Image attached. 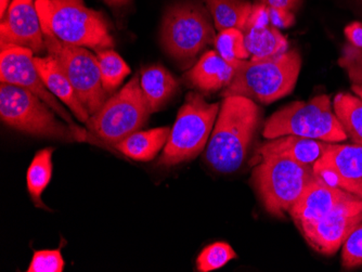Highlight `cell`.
Listing matches in <instances>:
<instances>
[{
	"label": "cell",
	"instance_id": "cell-2",
	"mask_svg": "<svg viewBox=\"0 0 362 272\" xmlns=\"http://www.w3.org/2000/svg\"><path fill=\"white\" fill-rule=\"evenodd\" d=\"M235 74L223 97L242 95L262 105L282 99L294 90L302 66L298 50L260 60L233 63Z\"/></svg>",
	"mask_w": 362,
	"mask_h": 272
},
{
	"label": "cell",
	"instance_id": "cell-36",
	"mask_svg": "<svg viewBox=\"0 0 362 272\" xmlns=\"http://www.w3.org/2000/svg\"><path fill=\"white\" fill-rule=\"evenodd\" d=\"M351 89L356 93V95L362 99V84H354Z\"/></svg>",
	"mask_w": 362,
	"mask_h": 272
},
{
	"label": "cell",
	"instance_id": "cell-8",
	"mask_svg": "<svg viewBox=\"0 0 362 272\" xmlns=\"http://www.w3.org/2000/svg\"><path fill=\"white\" fill-rule=\"evenodd\" d=\"M262 158L253 172L254 184L266 211L284 217L314 179V170L311 166L281 156Z\"/></svg>",
	"mask_w": 362,
	"mask_h": 272
},
{
	"label": "cell",
	"instance_id": "cell-31",
	"mask_svg": "<svg viewBox=\"0 0 362 272\" xmlns=\"http://www.w3.org/2000/svg\"><path fill=\"white\" fill-rule=\"evenodd\" d=\"M268 13H269V22L272 26L276 28H288L295 23V17L292 11L280 9V8L269 7L268 6Z\"/></svg>",
	"mask_w": 362,
	"mask_h": 272
},
{
	"label": "cell",
	"instance_id": "cell-33",
	"mask_svg": "<svg viewBox=\"0 0 362 272\" xmlns=\"http://www.w3.org/2000/svg\"><path fill=\"white\" fill-rule=\"evenodd\" d=\"M344 32L349 40V44L357 48H362V23L353 22L345 28Z\"/></svg>",
	"mask_w": 362,
	"mask_h": 272
},
{
	"label": "cell",
	"instance_id": "cell-15",
	"mask_svg": "<svg viewBox=\"0 0 362 272\" xmlns=\"http://www.w3.org/2000/svg\"><path fill=\"white\" fill-rule=\"evenodd\" d=\"M313 170L327 184L337 179H362V146L330 145L327 142Z\"/></svg>",
	"mask_w": 362,
	"mask_h": 272
},
{
	"label": "cell",
	"instance_id": "cell-18",
	"mask_svg": "<svg viewBox=\"0 0 362 272\" xmlns=\"http://www.w3.org/2000/svg\"><path fill=\"white\" fill-rule=\"evenodd\" d=\"M327 143V142L320 140L288 135L266 142L259 148L258 152L262 158L281 156L313 167L317 160L322 155Z\"/></svg>",
	"mask_w": 362,
	"mask_h": 272
},
{
	"label": "cell",
	"instance_id": "cell-20",
	"mask_svg": "<svg viewBox=\"0 0 362 272\" xmlns=\"http://www.w3.org/2000/svg\"><path fill=\"white\" fill-rule=\"evenodd\" d=\"M170 135V127H160L146 131H136L115 146L124 155L138 162H149L165 147Z\"/></svg>",
	"mask_w": 362,
	"mask_h": 272
},
{
	"label": "cell",
	"instance_id": "cell-26",
	"mask_svg": "<svg viewBox=\"0 0 362 272\" xmlns=\"http://www.w3.org/2000/svg\"><path fill=\"white\" fill-rule=\"evenodd\" d=\"M214 45L216 52L231 64L237 61L246 60L251 56L246 48L244 33L238 28L221 30Z\"/></svg>",
	"mask_w": 362,
	"mask_h": 272
},
{
	"label": "cell",
	"instance_id": "cell-34",
	"mask_svg": "<svg viewBox=\"0 0 362 272\" xmlns=\"http://www.w3.org/2000/svg\"><path fill=\"white\" fill-rule=\"evenodd\" d=\"M266 3L269 7L280 8L293 12L298 9L302 0H266Z\"/></svg>",
	"mask_w": 362,
	"mask_h": 272
},
{
	"label": "cell",
	"instance_id": "cell-27",
	"mask_svg": "<svg viewBox=\"0 0 362 272\" xmlns=\"http://www.w3.org/2000/svg\"><path fill=\"white\" fill-rule=\"evenodd\" d=\"M235 259L237 253L228 243H213L201 252L197 259V268L201 272H211L221 269Z\"/></svg>",
	"mask_w": 362,
	"mask_h": 272
},
{
	"label": "cell",
	"instance_id": "cell-23",
	"mask_svg": "<svg viewBox=\"0 0 362 272\" xmlns=\"http://www.w3.org/2000/svg\"><path fill=\"white\" fill-rule=\"evenodd\" d=\"M52 148L40 150L35 154L26 175L28 190L33 203L37 207L46 208L42 201V192L48 187L52 176Z\"/></svg>",
	"mask_w": 362,
	"mask_h": 272
},
{
	"label": "cell",
	"instance_id": "cell-35",
	"mask_svg": "<svg viewBox=\"0 0 362 272\" xmlns=\"http://www.w3.org/2000/svg\"><path fill=\"white\" fill-rule=\"evenodd\" d=\"M10 0H0V18L5 17L6 12L9 8Z\"/></svg>",
	"mask_w": 362,
	"mask_h": 272
},
{
	"label": "cell",
	"instance_id": "cell-22",
	"mask_svg": "<svg viewBox=\"0 0 362 272\" xmlns=\"http://www.w3.org/2000/svg\"><path fill=\"white\" fill-rule=\"evenodd\" d=\"M217 30L238 28L243 32L253 5L249 0H204Z\"/></svg>",
	"mask_w": 362,
	"mask_h": 272
},
{
	"label": "cell",
	"instance_id": "cell-7",
	"mask_svg": "<svg viewBox=\"0 0 362 272\" xmlns=\"http://www.w3.org/2000/svg\"><path fill=\"white\" fill-rule=\"evenodd\" d=\"M215 28L199 4L178 3L166 10L160 40L165 52L187 68L205 47L215 42Z\"/></svg>",
	"mask_w": 362,
	"mask_h": 272
},
{
	"label": "cell",
	"instance_id": "cell-28",
	"mask_svg": "<svg viewBox=\"0 0 362 272\" xmlns=\"http://www.w3.org/2000/svg\"><path fill=\"white\" fill-rule=\"evenodd\" d=\"M64 269L61 249L34 252L28 272H62Z\"/></svg>",
	"mask_w": 362,
	"mask_h": 272
},
{
	"label": "cell",
	"instance_id": "cell-21",
	"mask_svg": "<svg viewBox=\"0 0 362 272\" xmlns=\"http://www.w3.org/2000/svg\"><path fill=\"white\" fill-rule=\"evenodd\" d=\"M243 33L252 60L270 58L288 50V40L272 24L247 28Z\"/></svg>",
	"mask_w": 362,
	"mask_h": 272
},
{
	"label": "cell",
	"instance_id": "cell-6",
	"mask_svg": "<svg viewBox=\"0 0 362 272\" xmlns=\"http://www.w3.org/2000/svg\"><path fill=\"white\" fill-rule=\"evenodd\" d=\"M54 112L28 89L1 83L0 117L6 125L36 137L81 142L72 127L57 119Z\"/></svg>",
	"mask_w": 362,
	"mask_h": 272
},
{
	"label": "cell",
	"instance_id": "cell-9",
	"mask_svg": "<svg viewBox=\"0 0 362 272\" xmlns=\"http://www.w3.org/2000/svg\"><path fill=\"white\" fill-rule=\"evenodd\" d=\"M150 114L140 78L136 75L117 95L107 99L86 124L97 139L115 147L128 136L139 131Z\"/></svg>",
	"mask_w": 362,
	"mask_h": 272
},
{
	"label": "cell",
	"instance_id": "cell-30",
	"mask_svg": "<svg viewBox=\"0 0 362 272\" xmlns=\"http://www.w3.org/2000/svg\"><path fill=\"white\" fill-rule=\"evenodd\" d=\"M339 64L346 71L354 84H362V48L351 44L344 45Z\"/></svg>",
	"mask_w": 362,
	"mask_h": 272
},
{
	"label": "cell",
	"instance_id": "cell-1",
	"mask_svg": "<svg viewBox=\"0 0 362 272\" xmlns=\"http://www.w3.org/2000/svg\"><path fill=\"white\" fill-rule=\"evenodd\" d=\"M260 109L242 95L225 97L205 151V161L221 174L237 172L259 125Z\"/></svg>",
	"mask_w": 362,
	"mask_h": 272
},
{
	"label": "cell",
	"instance_id": "cell-39",
	"mask_svg": "<svg viewBox=\"0 0 362 272\" xmlns=\"http://www.w3.org/2000/svg\"><path fill=\"white\" fill-rule=\"evenodd\" d=\"M361 3H362V0H361Z\"/></svg>",
	"mask_w": 362,
	"mask_h": 272
},
{
	"label": "cell",
	"instance_id": "cell-37",
	"mask_svg": "<svg viewBox=\"0 0 362 272\" xmlns=\"http://www.w3.org/2000/svg\"><path fill=\"white\" fill-rule=\"evenodd\" d=\"M105 1L110 5L121 6L129 3L130 0H105Z\"/></svg>",
	"mask_w": 362,
	"mask_h": 272
},
{
	"label": "cell",
	"instance_id": "cell-10",
	"mask_svg": "<svg viewBox=\"0 0 362 272\" xmlns=\"http://www.w3.org/2000/svg\"><path fill=\"white\" fill-rule=\"evenodd\" d=\"M42 28L49 56L54 57L60 64L89 115L95 114L109 95L101 82L97 56H93L85 47L63 42L48 28Z\"/></svg>",
	"mask_w": 362,
	"mask_h": 272
},
{
	"label": "cell",
	"instance_id": "cell-11",
	"mask_svg": "<svg viewBox=\"0 0 362 272\" xmlns=\"http://www.w3.org/2000/svg\"><path fill=\"white\" fill-rule=\"evenodd\" d=\"M34 52L25 47H10L1 49L0 54V79L1 83L23 87L37 95L58 117L72 127L81 141H87L84 128L77 126L56 95L47 88L34 63Z\"/></svg>",
	"mask_w": 362,
	"mask_h": 272
},
{
	"label": "cell",
	"instance_id": "cell-19",
	"mask_svg": "<svg viewBox=\"0 0 362 272\" xmlns=\"http://www.w3.org/2000/svg\"><path fill=\"white\" fill-rule=\"evenodd\" d=\"M150 113L160 111L178 90V82L164 66H152L144 69L140 77Z\"/></svg>",
	"mask_w": 362,
	"mask_h": 272
},
{
	"label": "cell",
	"instance_id": "cell-25",
	"mask_svg": "<svg viewBox=\"0 0 362 272\" xmlns=\"http://www.w3.org/2000/svg\"><path fill=\"white\" fill-rule=\"evenodd\" d=\"M101 82L107 93H114L130 73L129 66L121 56L112 49L97 52Z\"/></svg>",
	"mask_w": 362,
	"mask_h": 272
},
{
	"label": "cell",
	"instance_id": "cell-4",
	"mask_svg": "<svg viewBox=\"0 0 362 272\" xmlns=\"http://www.w3.org/2000/svg\"><path fill=\"white\" fill-rule=\"evenodd\" d=\"M288 135L323 142H339L349 138L332 111L330 97L325 95L282 107L268 119L262 131V136L269 140Z\"/></svg>",
	"mask_w": 362,
	"mask_h": 272
},
{
	"label": "cell",
	"instance_id": "cell-32",
	"mask_svg": "<svg viewBox=\"0 0 362 272\" xmlns=\"http://www.w3.org/2000/svg\"><path fill=\"white\" fill-rule=\"evenodd\" d=\"M269 13H268L267 3H256L252 8L251 16H250L249 21L246 24L245 28H253V26H265L269 25ZM244 28V30H245Z\"/></svg>",
	"mask_w": 362,
	"mask_h": 272
},
{
	"label": "cell",
	"instance_id": "cell-38",
	"mask_svg": "<svg viewBox=\"0 0 362 272\" xmlns=\"http://www.w3.org/2000/svg\"><path fill=\"white\" fill-rule=\"evenodd\" d=\"M62 1H66V3L76 4V5H85L84 0H62Z\"/></svg>",
	"mask_w": 362,
	"mask_h": 272
},
{
	"label": "cell",
	"instance_id": "cell-13",
	"mask_svg": "<svg viewBox=\"0 0 362 272\" xmlns=\"http://www.w3.org/2000/svg\"><path fill=\"white\" fill-rule=\"evenodd\" d=\"M1 49L25 47L34 54L46 49L44 32L33 0H12L0 24Z\"/></svg>",
	"mask_w": 362,
	"mask_h": 272
},
{
	"label": "cell",
	"instance_id": "cell-5",
	"mask_svg": "<svg viewBox=\"0 0 362 272\" xmlns=\"http://www.w3.org/2000/svg\"><path fill=\"white\" fill-rule=\"evenodd\" d=\"M219 110L218 103H209L203 95L189 93L179 110L158 164L175 166L199 155L209 143Z\"/></svg>",
	"mask_w": 362,
	"mask_h": 272
},
{
	"label": "cell",
	"instance_id": "cell-3",
	"mask_svg": "<svg viewBox=\"0 0 362 272\" xmlns=\"http://www.w3.org/2000/svg\"><path fill=\"white\" fill-rule=\"evenodd\" d=\"M42 28L66 44L95 52L112 49L114 40L101 12L62 0H36Z\"/></svg>",
	"mask_w": 362,
	"mask_h": 272
},
{
	"label": "cell",
	"instance_id": "cell-29",
	"mask_svg": "<svg viewBox=\"0 0 362 272\" xmlns=\"http://www.w3.org/2000/svg\"><path fill=\"white\" fill-rule=\"evenodd\" d=\"M341 265L346 269L362 266V223L354 229L344 242Z\"/></svg>",
	"mask_w": 362,
	"mask_h": 272
},
{
	"label": "cell",
	"instance_id": "cell-14",
	"mask_svg": "<svg viewBox=\"0 0 362 272\" xmlns=\"http://www.w3.org/2000/svg\"><path fill=\"white\" fill-rule=\"evenodd\" d=\"M356 198L343 189L331 186L315 175L288 214L298 228L308 226L330 213L337 205Z\"/></svg>",
	"mask_w": 362,
	"mask_h": 272
},
{
	"label": "cell",
	"instance_id": "cell-24",
	"mask_svg": "<svg viewBox=\"0 0 362 272\" xmlns=\"http://www.w3.org/2000/svg\"><path fill=\"white\" fill-rule=\"evenodd\" d=\"M333 107L347 136L362 146V99L349 93H341L335 95Z\"/></svg>",
	"mask_w": 362,
	"mask_h": 272
},
{
	"label": "cell",
	"instance_id": "cell-17",
	"mask_svg": "<svg viewBox=\"0 0 362 272\" xmlns=\"http://www.w3.org/2000/svg\"><path fill=\"white\" fill-rule=\"evenodd\" d=\"M34 63L47 88L72 111L79 122L87 123L90 115L79 100L72 83L56 59L49 54L47 57H35Z\"/></svg>",
	"mask_w": 362,
	"mask_h": 272
},
{
	"label": "cell",
	"instance_id": "cell-12",
	"mask_svg": "<svg viewBox=\"0 0 362 272\" xmlns=\"http://www.w3.org/2000/svg\"><path fill=\"white\" fill-rule=\"evenodd\" d=\"M362 223V199L344 201L322 218L300 229L307 243L323 255H333Z\"/></svg>",
	"mask_w": 362,
	"mask_h": 272
},
{
	"label": "cell",
	"instance_id": "cell-16",
	"mask_svg": "<svg viewBox=\"0 0 362 272\" xmlns=\"http://www.w3.org/2000/svg\"><path fill=\"white\" fill-rule=\"evenodd\" d=\"M235 74V68L216 50L205 52L200 60L185 74L187 84L203 93H213L227 88Z\"/></svg>",
	"mask_w": 362,
	"mask_h": 272
}]
</instances>
